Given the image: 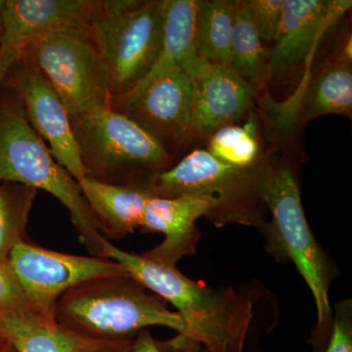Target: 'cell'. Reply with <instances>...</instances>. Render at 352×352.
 Masks as SVG:
<instances>
[{"label":"cell","mask_w":352,"mask_h":352,"mask_svg":"<svg viewBox=\"0 0 352 352\" xmlns=\"http://www.w3.org/2000/svg\"><path fill=\"white\" fill-rule=\"evenodd\" d=\"M261 195L270 215L258 229L265 239L264 248L277 263H293L311 292L317 320L308 342L315 352H321L333 321L329 289L339 270L308 224L295 162L286 153L278 154L277 145L270 147Z\"/></svg>","instance_id":"1"},{"label":"cell","mask_w":352,"mask_h":352,"mask_svg":"<svg viewBox=\"0 0 352 352\" xmlns=\"http://www.w3.org/2000/svg\"><path fill=\"white\" fill-rule=\"evenodd\" d=\"M104 258L113 259L152 293L175 308L184 333L175 338L201 344L208 352H244L254 318V300L247 291L212 288L166 266L120 250L106 241Z\"/></svg>","instance_id":"2"},{"label":"cell","mask_w":352,"mask_h":352,"mask_svg":"<svg viewBox=\"0 0 352 352\" xmlns=\"http://www.w3.org/2000/svg\"><path fill=\"white\" fill-rule=\"evenodd\" d=\"M0 89V183L14 182L55 197L71 215L78 239L90 256L104 258L106 240L78 180L53 157L34 131L15 92Z\"/></svg>","instance_id":"3"},{"label":"cell","mask_w":352,"mask_h":352,"mask_svg":"<svg viewBox=\"0 0 352 352\" xmlns=\"http://www.w3.org/2000/svg\"><path fill=\"white\" fill-rule=\"evenodd\" d=\"M161 296L131 274L98 278L75 287L58 300L55 320L103 342H131L149 327L184 333V322Z\"/></svg>","instance_id":"4"},{"label":"cell","mask_w":352,"mask_h":352,"mask_svg":"<svg viewBox=\"0 0 352 352\" xmlns=\"http://www.w3.org/2000/svg\"><path fill=\"white\" fill-rule=\"evenodd\" d=\"M270 148L250 168L222 163L205 149H195L168 170L153 176L152 195L162 198L191 196L212 205L206 219L215 227L230 224L261 228L267 220L261 195Z\"/></svg>","instance_id":"5"},{"label":"cell","mask_w":352,"mask_h":352,"mask_svg":"<svg viewBox=\"0 0 352 352\" xmlns=\"http://www.w3.org/2000/svg\"><path fill=\"white\" fill-rule=\"evenodd\" d=\"M72 126L87 176L98 182L148 189L153 176L175 164L161 141L110 108L76 120Z\"/></svg>","instance_id":"6"},{"label":"cell","mask_w":352,"mask_h":352,"mask_svg":"<svg viewBox=\"0 0 352 352\" xmlns=\"http://www.w3.org/2000/svg\"><path fill=\"white\" fill-rule=\"evenodd\" d=\"M19 60L45 78L71 124L110 108L109 73L89 31L52 32L20 48Z\"/></svg>","instance_id":"7"},{"label":"cell","mask_w":352,"mask_h":352,"mask_svg":"<svg viewBox=\"0 0 352 352\" xmlns=\"http://www.w3.org/2000/svg\"><path fill=\"white\" fill-rule=\"evenodd\" d=\"M164 0H102L89 34L109 73L112 96L149 74L163 50Z\"/></svg>","instance_id":"8"},{"label":"cell","mask_w":352,"mask_h":352,"mask_svg":"<svg viewBox=\"0 0 352 352\" xmlns=\"http://www.w3.org/2000/svg\"><path fill=\"white\" fill-rule=\"evenodd\" d=\"M194 85L177 65L160 61L126 94L111 97L110 109L151 133L171 153L191 141Z\"/></svg>","instance_id":"9"},{"label":"cell","mask_w":352,"mask_h":352,"mask_svg":"<svg viewBox=\"0 0 352 352\" xmlns=\"http://www.w3.org/2000/svg\"><path fill=\"white\" fill-rule=\"evenodd\" d=\"M9 261L32 307L50 320H55L58 300L69 289L98 278L129 274L113 259L51 251L31 241L18 245Z\"/></svg>","instance_id":"10"},{"label":"cell","mask_w":352,"mask_h":352,"mask_svg":"<svg viewBox=\"0 0 352 352\" xmlns=\"http://www.w3.org/2000/svg\"><path fill=\"white\" fill-rule=\"evenodd\" d=\"M261 120L273 143H282L296 127L325 115H352V63L331 55L310 69L288 100L263 97Z\"/></svg>","instance_id":"11"},{"label":"cell","mask_w":352,"mask_h":352,"mask_svg":"<svg viewBox=\"0 0 352 352\" xmlns=\"http://www.w3.org/2000/svg\"><path fill=\"white\" fill-rule=\"evenodd\" d=\"M347 0H287L270 47V82H289L311 69L325 34L351 8Z\"/></svg>","instance_id":"12"},{"label":"cell","mask_w":352,"mask_h":352,"mask_svg":"<svg viewBox=\"0 0 352 352\" xmlns=\"http://www.w3.org/2000/svg\"><path fill=\"white\" fill-rule=\"evenodd\" d=\"M2 85L19 96L32 129L58 163L76 180L87 176L68 111L45 78L18 58Z\"/></svg>","instance_id":"13"},{"label":"cell","mask_w":352,"mask_h":352,"mask_svg":"<svg viewBox=\"0 0 352 352\" xmlns=\"http://www.w3.org/2000/svg\"><path fill=\"white\" fill-rule=\"evenodd\" d=\"M102 0H6L0 9V46L19 50L52 32L89 31Z\"/></svg>","instance_id":"14"},{"label":"cell","mask_w":352,"mask_h":352,"mask_svg":"<svg viewBox=\"0 0 352 352\" xmlns=\"http://www.w3.org/2000/svg\"><path fill=\"white\" fill-rule=\"evenodd\" d=\"M194 85L191 140L208 139L221 127L237 124L254 111L261 91L227 65L205 62Z\"/></svg>","instance_id":"15"},{"label":"cell","mask_w":352,"mask_h":352,"mask_svg":"<svg viewBox=\"0 0 352 352\" xmlns=\"http://www.w3.org/2000/svg\"><path fill=\"white\" fill-rule=\"evenodd\" d=\"M212 205L191 196L162 198L153 195L146 204L140 231L161 233L164 240L142 254L166 266H176L180 259L196 252L201 233L196 221L207 217Z\"/></svg>","instance_id":"16"},{"label":"cell","mask_w":352,"mask_h":352,"mask_svg":"<svg viewBox=\"0 0 352 352\" xmlns=\"http://www.w3.org/2000/svg\"><path fill=\"white\" fill-rule=\"evenodd\" d=\"M0 335L15 352H117L133 342L90 339L34 309H0Z\"/></svg>","instance_id":"17"},{"label":"cell","mask_w":352,"mask_h":352,"mask_svg":"<svg viewBox=\"0 0 352 352\" xmlns=\"http://www.w3.org/2000/svg\"><path fill=\"white\" fill-rule=\"evenodd\" d=\"M78 182L101 232L108 238L122 240L140 229L146 204L153 196L149 190L107 184L89 176Z\"/></svg>","instance_id":"18"},{"label":"cell","mask_w":352,"mask_h":352,"mask_svg":"<svg viewBox=\"0 0 352 352\" xmlns=\"http://www.w3.org/2000/svg\"><path fill=\"white\" fill-rule=\"evenodd\" d=\"M199 0H164L163 50L157 60L170 62L193 78L205 63L195 44Z\"/></svg>","instance_id":"19"},{"label":"cell","mask_w":352,"mask_h":352,"mask_svg":"<svg viewBox=\"0 0 352 352\" xmlns=\"http://www.w3.org/2000/svg\"><path fill=\"white\" fill-rule=\"evenodd\" d=\"M229 67L261 92L270 82V47L258 36L242 0H235Z\"/></svg>","instance_id":"20"},{"label":"cell","mask_w":352,"mask_h":352,"mask_svg":"<svg viewBox=\"0 0 352 352\" xmlns=\"http://www.w3.org/2000/svg\"><path fill=\"white\" fill-rule=\"evenodd\" d=\"M235 0H199L195 44L199 56L210 64L229 66Z\"/></svg>","instance_id":"21"},{"label":"cell","mask_w":352,"mask_h":352,"mask_svg":"<svg viewBox=\"0 0 352 352\" xmlns=\"http://www.w3.org/2000/svg\"><path fill=\"white\" fill-rule=\"evenodd\" d=\"M261 124L252 111L243 126L221 127L207 139V151L222 163L236 168H250L261 161L265 150L261 143Z\"/></svg>","instance_id":"22"},{"label":"cell","mask_w":352,"mask_h":352,"mask_svg":"<svg viewBox=\"0 0 352 352\" xmlns=\"http://www.w3.org/2000/svg\"><path fill=\"white\" fill-rule=\"evenodd\" d=\"M38 190L14 182L0 183V261L9 259L21 243L28 242L30 214Z\"/></svg>","instance_id":"23"},{"label":"cell","mask_w":352,"mask_h":352,"mask_svg":"<svg viewBox=\"0 0 352 352\" xmlns=\"http://www.w3.org/2000/svg\"><path fill=\"white\" fill-rule=\"evenodd\" d=\"M252 25L266 44H271L276 36L287 0H242Z\"/></svg>","instance_id":"24"},{"label":"cell","mask_w":352,"mask_h":352,"mask_svg":"<svg viewBox=\"0 0 352 352\" xmlns=\"http://www.w3.org/2000/svg\"><path fill=\"white\" fill-rule=\"evenodd\" d=\"M321 352H352V302L340 300L333 307V321L327 344Z\"/></svg>","instance_id":"25"},{"label":"cell","mask_w":352,"mask_h":352,"mask_svg":"<svg viewBox=\"0 0 352 352\" xmlns=\"http://www.w3.org/2000/svg\"><path fill=\"white\" fill-rule=\"evenodd\" d=\"M0 309H34L9 259L0 261Z\"/></svg>","instance_id":"26"},{"label":"cell","mask_w":352,"mask_h":352,"mask_svg":"<svg viewBox=\"0 0 352 352\" xmlns=\"http://www.w3.org/2000/svg\"><path fill=\"white\" fill-rule=\"evenodd\" d=\"M132 352H208L201 344L189 340L175 338L170 342L159 344L149 331H142L133 340Z\"/></svg>","instance_id":"27"},{"label":"cell","mask_w":352,"mask_h":352,"mask_svg":"<svg viewBox=\"0 0 352 352\" xmlns=\"http://www.w3.org/2000/svg\"><path fill=\"white\" fill-rule=\"evenodd\" d=\"M18 58H19L18 50L0 46V89L6 80L7 73L11 66L17 61Z\"/></svg>","instance_id":"28"},{"label":"cell","mask_w":352,"mask_h":352,"mask_svg":"<svg viewBox=\"0 0 352 352\" xmlns=\"http://www.w3.org/2000/svg\"><path fill=\"white\" fill-rule=\"evenodd\" d=\"M9 344L7 342V340L0 335V352L6 351L7 347H8Z\"/></svg>","instance_id":"29"},{"label":"cell","mask_w":352,"mask_h":352,"mask_svg":"<svg viewBox=\"0 0 352 352\" xmlns=\"http://www.w3.org/2000/svg\"><path fill=\"white\" fill-rule=\"evenodd\" d=\"M132 347H133V342L131 344V346L126 347V349H122V351L117 352H132Z\"/></svg>","instance_id":"30"},{"label":"cell","mask_w":352,"mask_h":352,"mask_svg":"<svg viewBox=\"0 0 352 352\" xmlns=\"http://www.w3.org/2000/svg\"><path fill=\"white\" fill-rule=\"evenodd\" d=\"M4 352H15L14 351V349H12V347L10 346V344H9L8 347H7V349H6V351Z\"/></svg>","instance_id":"31"},{"label":"cell","mask_w":352,"mask_h":352,"mask_svg":"<svg viewBox=\"0 0 352 352\" xmlns=\"http://www.w3.org/2000/svg\"><path fill=\"white\" fill-rule=\"evenodd\" d=\"M2 1H0V9H1Z\"/></svg>","instance_id":"32"}]
</instances>
